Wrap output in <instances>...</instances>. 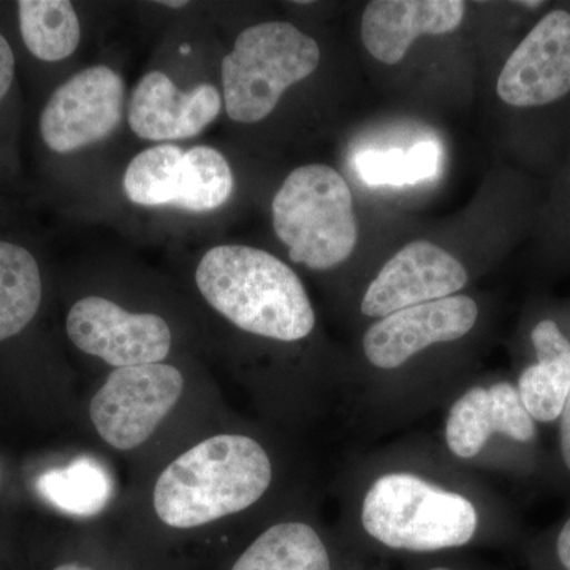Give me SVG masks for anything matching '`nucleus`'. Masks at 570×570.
Returning <instances> with one entry per match:
<instances>
[{"label":"nucleus","mask_w":570,"mask_h":570,"mask_svg":"<svg viewBox=\"0 0 570 570\" xmlns=\"http://www.w3.org/2000/svg\"><path fill=\"white\" fill-rule=\"evenodd\" d=\"M335 528L362 560H411L509 546L520 521L489 479L449 459L436 438L397 439L355 456L337 483Z\"/></svg>","instance_id":"obj_1"},{"label":"nucleus","mask_w":570,"mask_h":570,"mask_svg":"<svg viewBox=\"0 0 570 570\" xmlns=\"http://www.w3.org/2000/svg\"><path fill=\"white\" fill-rule=\"evenodd\" d=\"M483 309L471 295L396 311L367 324L337 366L336 401L365 436H384L448 406L478 376Z\"/></svg>","instance_id":"obj_2"},{"label":"nucleus","mask_w":570,"mask_h":570,"mask_svg":"<svg viewBox=\"0 0 570 570\" xmlns=\"http://www.w3.org/2000/svg\"><path fill=\"white\" fill-rule=\"evenodd\" d=\"M302 497L284 449L246 428L179 453L157 475L151 505L163 530L184 535L235 519L257 528Z\"/></svg>","instance_id":"obj_3"},{"label":"nucleus","mask_w":570,"mask_h":570,"mask_svg":"<svg viewBox=\"0 0 570 570\" xmlns=\"http://www.w3.org/2000/svg\"><path fill=\"white\" fill-rule=\"evenodd\" d=\"M195 284L219 316L255 340L299 347L316 333V309L302 277L264 249L212 247L198 262Z\"/></svg>","instance_id":"obj_4"},{"label":"nucleus","mask_w":570,"mask_h":570,"mask_svg":"<svg viewBox=\"0 0 570 570\" xmlns=\"http://www.w3.org/2000/svg\"><path fill=\"white\" fill-rule=\"evenodd\" d=\"M436 439L449 459L483 478L543 479L547 452L539 425L521 403L513 377L472 379L444 407Z\"/></svg>","instance_id":"obj_5"},{"label":"nucleus","mask_w":570,"mask_h":570,"mask_svg":"<svg viewBox=\"0 0 570 570\" xmlns=\"http://www.w3.org/2000/svg\"><path fill=\"white\" fill-rule=\"evenodd\" d=\"M273 228L288 258L313 272H330L354 254L358 223L351 187L335 168L309 164L284 179L272 206Z\"/></svg>","instance_id":"obj_6"},{"label":"nucleus","mask_w":570,"mask_h":570,"mask_svg":"<svg viewBox=\"0 0 570 570\" xmlns=\"http://www.w3.org/2000/svg\"><path fill=\"white\" fill-rule=\"evenodd\" d=\"M318 63L317 41L291 22H258L239 32L220 69L228 118L242 124L264 121L284 92L309 78Z\"/></svg>","instance_id":"obj_7"},{"label":"nucleus","mask_w":570,"mask_h":570,"mask_svg":"<svg viewBox=\"0 0 570 570\" xmlns=\"http://www.w3.org/2000/svg\"><path fill=\"white\" fill-rule=\"evenodd\" d=\"M184 390V374L168 363L118 367L94 393L89 420L108 448L134 452L178 406Z\"/></svg>","instance_id":"obj_8"},{"label":"nucleus","mask_w":570,"mask_h":570,"mask_svg":"<svg viewBox=\"0 0 570 570\" xmlns=\"http://www.w3.org/2000/svg\"><path fill=\"white\" fill-rule=\"evenodd\" d=\"M126 112V82L108 66H92L52 89L37 130L45 151L70 156L110 138Z\"/></svg>","instance_id":"obj_9"},{"label":"nucleus","mask_w":570,"mask_h":570,"mask_svg":"<svg viewBox=\"0 0 570 570\" xmlns=\"http://www.w3.org/2000/svg\"><path fill=\"white\" fill-rule=\"evenodd\" d=\"M356 560L302 497L236 543L217 570H348Z\"/></svg>","instance_id":"obj_10"},{"label":"nucleus","mask_w":570,"mask_h":570,"mask_svg":"<svg viewBox=\"0 0 570 570\" xmlns=\"http://www.w3.org/2000/svg\"><path fill=\"white\" fill-rule=\"evenodd\" d=\"M502 104L546 111L570 100V9L547 10L505 59L497 81Z\"/></svg>","instance_id":"obj_11"},{"label":"nucleus","mask_w":570,"mask_h":570,"mask_svg":"<svg viewBox=\"0 0 570 570\" xmlns=\"http://www.w3.org/2000/svg\"><path fill=\"white\" fill-rule=\"evenodd\" d=\"M66 332L78 351L112 370L164 363L174 347V333L164 317L130 313L104 296L75 302L66 317Z\"/></svg>","instance_id":"obj_12"},{"label":"nucleus","mask_w":570,"mask_h":570,"mask_svg":"<svg viewBox=\"0 0 570 570\" xmlns=\"http://www.w3.org/2000/svg\"><path fill=\"white\" fill-rule=\"evenodd\" d=\"M469 272L444 247L417 239L397 250L366 284L356 313L371 322L396 311L460 295Z\"/></svg>","instance_id":"obj_13"},{"label":"nucleus","mask_w":570,"mask_h":570,"mask_svg":"<svg viewBox=\"0 0 570 570\" xmlns=\"http://www.w3.org/2000/svg\"><path fill=\"white\" fill-rule=\"evenodd\" d=\"M513 382L538 425L557 426L570 393V306L532 314Z\"/></svg>","instance_id":"obj_14"},{"label":"nucleus","mask_w":570,"mask_h":570,"mask_svg":"<svg viewBox=\"0 0 570 570\" xmlns=\"http://www.w3.org/2000/svg\"><path fill=\"white\" fill-rule=\"evenodd\" d=\"M223 107V94L216 86L205 82L183 91L164 71L154 70L135 86L127 122L141 140H189L216 121Z\"/></svg>","instance_id":"obj_15"},{"label":"nucleus","mask_w":570,"mask_h":570,"mask_svg":"<svg viewBox=\"0 0 570 570\" xmlns=\"http://www.w3.org/2000/svg\"><path fill=\"white\" fill-rule=\"evenodd\" d=\"M464 14L461 0H374L363 11V45L379 62L395 66L420 37L456 31Z\"/></svg>","instance_id":"obj_16"},{"label":"nucleus","mask_w":570,"mask_h":570,"mask_svg":"<svg viewBox=\"0 0 570 570\" xmlns=\"http://www.w3.org/2000/svg\"><path fill=\"white\" fill-rule=\"evenodd\" d=\"M43 294L39 257L20 239L0 235V346L32 325Z\"/></svg>","instance_id":"obj_17"},{"label":"nucleus","mask_w":570,"mask_h":570,"mask_svg":"<svg viewBox=\"0 0 570 570\" xmlns=\"http://www.w3.org/2000/svg\"><path fill=\"white\" fill-rule=\"evenodd\" d=\"M14 22L22 50L41 66L66 61L80 47L81 22L69 0H20Z\"/></svg>","instance_id":"obj_18"},{"label":"nucleus","mask_w":570,"mask_h":570,"mask_svg":"<svg viewBox=\"0 0 570 570\" xmlns=\"http://www.w3.org/2000/svg\"><path fill=\"white\" fill-rule=\"evenodd\" d=\"M36 487L52 508L75 517L97 515L112 497L110 474L89 456L50 469L40 475Z\"/></svg>","instance_id":"obj_19"},{"label":"nucleus","mask_w":570,"mask_h":570,"mask_svg":"<svg viewBox=\"0 0 570 570\" xmlns=\"http://www.w3.org/2000/svg\"><path fill=\"white\" fill-rule=\"evenodd\" d=\"M184 151L174 142L153 146L130 160L122 187L132 204L146 208L175 206L181 186Z\"/></svg>","instance_id":"obj_20"},{"label":"nucleus","mask_w":570,"mask_h":570,"mask_svg":"<svg viewBox=\"0 0 570 570\" xmlns=\"http://www.w3.org/2000/svg\"><path fill=\"white\" fill-rule=\"evenodd\" d=\"M235 178L223 153L212 146H194L184 154L181 186L175 208L212 213L227 204Z\"/></svg>","instance_id":"obj_21"},{"label":"nucleus","mask_w":570,"mask_h":570,"mask_svg":"<svg viewBox=\"0 0 570 570\" xmlns=\"http://www.w3.org/2000/svg\"><path fill=\"white\" fill-rule=\"evenodd\" d=\"M356 170L370 186H414L433 178L438 171L439 149L434 142L415 145L407 153L366 151L355 159Z\"/></svg>","instance_id":"obj_22"},{"label":"nucleus","mask_w":570,"mask_h":570,"mask_svg":"<svg viewBox=\"0 0 570 570\" xmlns=\"http://www.w3.org/2000/svg\"><path fill=\"white\" fill-rule=\"evenodd\" d=\"M48 570H171L156 558L135 547L112 549L85 542L80 550L70 551L52 562Z\"/></svg>","instance_id":"obj_23"},{"label":"nucleus","mask_w":570,"mask_h":570,"mask_svg":"<svg viewBox=\"0 0 570 570\" xmlns=\"http://www.w3.org/2000/svg\"><path fill=\"white\" fill-rule=\"evenodd\" d=\"M18 56L9 33L0 26V184L11 175V112L17 92Z\"/></svg>","instance_id":"obj_24"},{"label":"nucleus","mask_w":570,"mask_h":570,"mask_svg":"<svg viewBox=\"0 0 570 570\" xmlns=\"http://www.w3.org/2000/svg\"><path fill=\"white\" fill-rule=\"evenodd\" d=\"M528 557L530 570H570V512L532 540Z\"/></svg>","instance_id":"obj_25"},{"label":"nucleus","mask_w":570,"mask_h":570,"mask_svg":"<svg viewBox=\"0 0 570 570\" xmlns=\"http://www.w3.org/2000/svg\"><path fill=\"white\" fill-rule=\"evenodd\" d=\"M543 479L561 493L570 494V393L557 423L554 448L547 453Z\"/></svg>","instance_id":"obj_26"},{"label":"nucleus","mask_w":570,"mask_h":570,"mask_svg":"<svg viewBox=\"0 0 570 570\" xmlns=\"http://www.w3.org/2000/svg\"><path fill=\"white\" fill-rule=\"evenodd\" d=\"M404 570H498L469 551L433 554L404 560Z\"/></svg>","instance_id":"obj_27"},{"label":"nucleus","mask_w":570,"mask_h":570,"mask_svg":"<svg viewBox=\"0 0 570 570\" xmlns=\"http://www.w3.org/2000/svg\"><path fill=\"white\" fill-rule=\"evenodd\" d=\"M348 570H392V568L385 561H371L358 558Z\"/></svg>","instance_id":"obj_28"},{"label":"nucleus","mask_w":570,"mask_h":570,"mask_svg":"<svg viewBox=\"0 0 570 570\" xmlns=\"http://www.w3.org/2000/svg\"><path fill=\"white\" fill-rule=\"evenodd\" d=\"M569 187H570V159H569ZM566 214H568V217H566V220H568V223H566V239H568L569 242V245H570V209L569 212H566Z\"/></svg>","instance_id":"obj_29"},{"label":"nucleus","mask_w":570,"mask_h":570,"mask_svg":"<svg viewBox=\"0 0 570 570\" xmlns=\"http://www.w3.org/2000/svg\"><path fill=\"white\" fill-rule=\"evenodd\" d=\"M160 6L170 7V9H183V7L189 6V2H159Z\"/></svg>","instance_id":"obj_30"}]
</instances>
